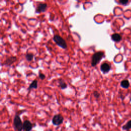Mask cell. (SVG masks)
<instances>
[{
  "label": "cell",
  "instance_id": "obj_1",
  "mask_svg": "<svg viewBox=\"0 0 131 131\" xmlns=\"http://www.w3.org/2000/svg\"><path fill=\"white\" fill-rule=\"evenodd\" d=\"M105 57L104 52L102 51H98L93 55L91 60V65L92 67H95L99 63L102 58Z\"/></svg>",
  "mask_w": 131,
  "mask_h": 131
},
{
  "label": "cell",
  "instance_id": "obj_2",
  "mask_svg": "<svg viewBox=\"0 0 131 131\" xmlns=\"http://www.w3.org/2000/svg\"><path fill=\"white\" fill-rule=\"evenodd\" d=\"M13 127L16 131H22L23 130V123L20 116L16 114L13 119Z\"/></svg>",
  "mask_w": 131,
  "mask_h": 131
},
{
  "label": "cell",
  "instance_id": "obj_3",
  "mask_svg": "<svg viewBox=\"0 0 131 131\" xmlns=\"http://www.w3.org/2000/svg\"><path fill=\"white\" fill-rule=\"evenodd\" d=\"M53 41L60 47L66 49L67 48V45L66 41L59 35H55L53 38Z\"/></svg>",
  "mask_w": 131,
  "mask_h": 131
},
{
  "label": "cell",
  "instance_id": "obj_4",
  "mask_svg": "<svg viewBox=\"0 0 131 131\" xmlns=\"http://www.w3.org/2000/svg\"><path fill=\"white\" fill-rule=\"evenodd\" d=\"M64 120V118L61 114H56L53 117L52 123L54 125L59 126L63 123Z\"/></svg>",
  "mask_w": 131,
  "mask_h": 131
},
{
  "label": "cell",
  "instance_id": "obj_5",
  "mask_svg": "<svg viewBox=\"0 0 131 131\" xmlns=\"http://www.w3.org/2000/svg\"><path fill=\"white\" fill-rule=\"evenodd\" d=\"M47 9V5L46 3H40L36 7L35 12L36 13H40L41 12H44Z\"/></svg>",
  "mask_w": 131,
  "mask_h": 131
},
{
  "label": "cell",
  "instance_id": "obj_6",
  "mask_svg": "<svg viewBox=\"0 0 131 131\" xmlns=\"http://www.w3.org/2000/svg\"><path fill=\"white\" fill-rule=\"evenodd\" d=\"M33 126L30 121L26 120L23 123V131H31Z\"/></svg>",
  "mask_w": 131,
  "mask_h": 131
},
{
  "label": "cell",
  "instance_id": "obj_7",
  "mask_svg": "<svg viewBox=\"0 0 131 131\" xmlns=\"http://www.w3.org/2000/svg\"><path fill=\"white\" fill-rule=\"evenodd\" d=\"M100 70L104 74L109 72L111 70V66L106 63H104L101 64L100 66Z\"/></svg>",
  "mask_w": 131,
  "mask_h": 131
},
{
  "label": "cell",
  "instance_id": "obj_8",
  "mask_svg": "<svg viewBox=\"0 0 131 131\" xmlns=\"http://www.w3.org/2000/svg\"><path fill=\"white\" fill-rule=\"evenodd\" d=\"M16 60H17V58L16 57H7L6 59L5 60V61L3 65L10 66H11L13 63H15Z\"/></svg>",
  "mask_w": 131,
  "mask_h": 131
},
{
  "label": "cell",
  "instance_id": "obj_9",
  "mask_svg": "<svg viewBox=\"0 0 131 131\" xmlns=\"http://www.w3.org/2000/svg\"><path fill=\"white\" fill-rule=\"evenodd\" d=\"M112 40L114 41L118 42L121 41V36L118 33H114L111 36Z\"/></svg>",
  "mask_w": 131,
  "mask_h": 131
},
{
  "label": "cell",
  "instance_id": "obj_10",
  "mask_svg": "<svg viewBox=\"0 0 131 131\" xmlns=\"http://www.w3.org/2000/svg\"><path fill=\"white\" fill-rule=\"evenodd\" d=\"M37 87H38V82L36 79H35V80L32 81L28 89L29 90L32 89H36L37 88Z\"/></svg>",
  "mask_w": 131,
  "mask_h": 131
},
{
  "label": "cell",
  "instance_id": "obj_11",
  "mask_svg": "<svg viewBox=\"0 0 131 131\" xmlns=\"http://www.w3.org/2000/svg\"><path fill=\"white\" fill-rule=\"evenodd\" d=\"M59 87H60V88L63 90L67 88V85L62 79H59Z\"/></svg>",
  "mask_w": 131,
  "mask_h": 131
},
{
  "label": "cell",
  "instance_id": "obj_12",
  "mask_svg": "<svg viewBox=\"0 0 131 131\" xmlns=\"http://www.w3.org/2000/svg\"><path fill=\"white\" fill-rule=\"evenodd\" d=\"M121 86L123 88L127 89L130 86V83L128 80H123L121 82Z\"/></svg>",
  "mask_w": 131,
  "mask_h": 131
},
{
  "label": "cell",
  "instance_id": "obj_13",
  "mask_svg": "<svg viewBox=\"0 0 131 131\" xmlns=\"http://www.w3.org/2000/svg\"><path fill=\"white\" fill-rule=\"evenodd\" d=\"M34 55L31 53H27L25 55V57L27 61L31 62L33 59Z\"/></svg>",
  "mask_w": 131,
  "mask_h": 131
},
{
  "label": "cell",
  "instance_id": "obj_14",
  "mask_svg": "<svg viewBox=\"0 0 131 131\" xmlns=\"http://www.w3.org/2000/svg\"><path fill=\"white\" fill-rule=\"evenodd\" d=\"M130 129H131V120L129 121L123 127V129L124 130L128 131Z\"/></svg>",
  "mask_w": 131,
  "mask_h": 131
},
{
  "label": "cell",
  "instance_id": "obj_15",
  "mask_svg": "<svg viewBox=\"0 0 131 131\" xmlns=\"http://www.w3.org/2000/svg\"><path fill=\"white\" fill-rule=\"evenodd\" d=\"M93 95H94V97L96 98H99V97H100V94L96 91L93 92Z\"/></svg>",
  "mask_w": 131,
  "mask_h": 131
},
{
  "label": "cell",
  "instance_id": "obj_16",
  "mask_svg": "<svg viewBox=\"0 0 131 131\" xmlns=\"http://www.w3.org/2000/svg\"><path fill=\"white\" fill-rule=\"evenodd\" d=\"M39 78H40L41 79V80H44V79L45 78V77H46V76H45V75H44V74H43V73H41V72L39 73Z\"/></svg>",
  "mask_w": 131,
  "mask_h": 131
},
{
  "label": "cell",
  "instance_id": "obj_17",
  "mask_svg": "<svg viewBox=\"0 0 131 131\" xmlns=\"http://www.w3.org/2000/svg\"><path fill=\"white\" fill-rule=\"evenodd\" d=\"M119 3L123 5H127L129 3V1L128 0H120Z\"/></svg>",
  "mask_w": 131,
  "mask_h": 131
},
{
  "label": "cell",
  "instance_id": "obj_18",
  "mask_svg": "<svg viewBox=\"0 0 131 131\" xmlns=\"http://www.w3.org/2000/svg\"><path fill=\"white\" fill-rule=\"evenodd\" d=\"M79 131V130H75V131Z\"/></svg>",
  "mask_w": 131,
  "mask_h": 131
}]
</instances>
